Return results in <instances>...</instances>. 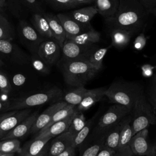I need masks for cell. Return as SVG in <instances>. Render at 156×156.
Masks as SVG:
<instances>
[{
    "label": "cell",
    "mask_w": 156,
    "mask_h": 156,
    "mask_svg": "<svg viewBox=\"0 0 156 156\" xmlns=\"http://www.w3.org/2000/svg\"><path fill=\"white\" fill-rule=\"evenodd\" d=\"M149 15V12L136 0H119L115 16L104 21L107 28L121 29L135 35L144 31Z\"/></svg>",
    "instance_id": "6da1fadb"
},
{
    "label": "cell",
    "mask_w": 156,
    "mask_h": 156,
    "mask_svg": "<svg viewBox=\"0 0 156 156\" xmlns=\"http://www.w3.org/2000/svg\"><path fill=\"white\" fill-rule=\"evenodd\" d=\"M66 83L72 87L84 86L99 71L85 60H62L60 66Z\"/></svg>",
    "instance_id": "7a4b0ae2"
},
{
    "label": "cell",
    "mask_w": 156,
    "mask_h": 156,
    "mask_svg": "<svg viewBox=\"0 0 156 156\" xmlns=\"http://www.w3.org/2000/svg\"><path fill=\"white\" fill-rule=\"evenodd\" d=\"M141 91V87L136 83L117 80L106 89L105 95L110 102L123 105L132 110L135 100Z\"/></svg>",
    "instance_id": "3957f363"
},
{
    "label": "cell",
    "mask_w": 156,
    "mask_h": 156,
    "mask_svg": "<svg viewBox=\"0 0 156 156\" xmlns=\"http://www.w3.org/2000/svg\"><path fill=\"white\" fill-rule=\"evenodd\" d=\"M131 115L133 136L150 125L156 124V114L143 91L139 93L135 100Z\"/></svg>",
    "instance_id": "277c9868"
},
{
    "label": "cell",
    "mask_w": 156,
    "mask_h": 156,
    "mask_svg": "<svg viewBox=\"0 0 156 156\" xmlns=\"http://www.w3.org/2000/svg\"><path fill=\"white\" fill-rule=\"evenodd\" d=\"M62 91L60 89L54 87L49 90L31 94L30 96L21 98L15 100L9 104L7 110H23L34 106L43 105L60 96Z\"/></svg>",
    "instance_id": "5b68a950"
},
{
    "label": "cell",
    "mask_w": 156,
    "mask_h": 156,
    "mask_svg": "<svg viewBox=\"0 0 156 156\" xmlns=\"http://www.w3.org/2000/svg\"><path fill=\"white\" fill-rule=\"evenodd\" d=\"M132 109L119 104H113L99 118L96 128V135L108 130L125 116L131 114Z\"/></svg>",
    "instance_id": "8992f818"
},
{
    "label": "cell",
    "mask_w": 156,
    "mask_h": 156,
    "mask_svg": "<svg viewBox=\"0 0 156 156\" xmlns=\"http://www.w3.org/2000/svg\"><path fill=\"white\" fill-rule=\"evenodd\" d=\"M97 44L80 45L66 38L62 46V59L66 60H85L88 59L93 52L98 48Z\"/></svg>",
    "instance_id": "52a82bcc"
},
{
    "label": "cell",
    "mask_w": 156,
    "mask_h": 156,
    "mask_svg": "<svg viewBox=\"0 0 156 156\" xmlns=\"http://www.w3.org/2000/svg\"><path fill=\"white\" fill-rule=\"evenodd\" d=\"M147 128L137 132L131 138L129 147L133 154L138 156H155L154 145L151 144L147 138Z\"/></svg>",
    "instance_id": "ba28073f"
},
{
    "label": "cell",
    "mask_w": 156,
    "mask_h": 156,
    "mask_svg": "<svg viewBox=\"0 0 156 156\" xmlns=\"http://www.w3.org/2000/svg\"><path fill=\"white\" fill-rule=\"evenodd\" d=\"M18 32L21 40L27 49L33 53H37L39 45L44 41V38L37 30L24 20L19 24Z\"/></svg>",
    "instance_id": "9c48e42d"
},
{
    "label": "cell",
    "mask_w": 156,
    "mask_h": 156,
    "mask_svg": "<svg viewBox=\"0 0 156 156\" xmlns=\"http://www.w3.org/2000/svg\"><path fill=\"white\" fill-rule=\"evenodd\" d=\"M39 57L48 65L56 63L62 54V48L54 38H49L39 45L37 52Z\"/></svg>",
    "instance_id": "30bf717a"
},
{
    "label": "cell",
    "mask_w": 156,
    "mask_h": 156,
    "mask_svg": "<svg viewBox=\"0 0 156 156\" xmlns=\"http://www.w3.org/2000/svg\"><path fill=\"white\" fill-rule=\"evenodd\" d=\"M0 55L20 65L27 63L30 61L28 55L10 40H0Z\"/></svg>",
    "instance_id": "8fae6325"
},
{
    "label": "cell",
    "mask_w": 156,
    "mask_h": 156,
    "mask_svg": "<svg viewBox=\"0 0 156 156\" xmlns=\"http://www.w3.org/2000/svg\"><path fill=\"white\" fill-rule=\"evenodd\" d=\"M56 15L66 32V38L76 36L93 29L90 23L87 24L80 23L74 20L70 15L64 13H58Z\"/></svg>",
    "instance_id": "7c38bea8"
},
{
    "label": "cell",
    "mask_w": 156,
    "mask_h": 156,
    "mask_svg": "<svg viewBox=\"0 0 156 156\" xmlns=\"http://www.w3.org/2000/svg\"><path fill=\"white\" fill-rule=\"evenodd\" d=\"M38 116L37 112L29 115L26 119L4 135L1 140L7 139H18L24 136L30 132Z\"/></svg>",
    "instance_id": "4fadbf2b"
},
{
    "label": "cell",
    "mask_w": 156,
    "mask_h": 156,
    "mask_svg": "<svg viewBox=\"0 0 156 156\" xmlns=\"http://www.w3.org/2000/svg\"><path fill=\"white\" fill-rule=\"evenodd\" d=\"M66 104L67 103L65 101H61L54 103L48 107L43 113L38 116L35 123L30 130V133H35L44 128L48 124L55 112Z\"/></svg>",
    "instance_id": "5bb4252c"
},
{
    "label": "cell",
    "mask_w": 156,
    "mask_h": 156,
    "mask_svg": "<svg viewBox=\"0 0 156 156\" xmlns=\"http://www.w3.org/2000/svg\"><path fill=\"white\" fill-rule=\"evenodd\" d=\"M75 112L68 117L54 123L48 128L41 130L40 131L37 132V135L35 137L51 136L52 138H53L64 132H67L71 124L72 119L74 116Z\"/></svg>",
    "instance_id": "9a60e30c"
},
{
    "label": "cell",
    "mask_w": 156,
    "mask_h": 156,
    "mask_svg": "<svg viewBox=\"0 0 156 156\" xmlns=\"http://www.w3.org/2000/svg\"><path fill=\"white\" fill-rule=\"evenodd\" d=\"M30 113V110L26 108L23 110L16 111L15 113L5 118L0 123V136L1 138L26 119L29 115Z\"/></svg>",
    "instance_id": "2e32d148"
},
{
    "label": "cell",
    "mask_w": 156,
    "mask_h": 156,
    "mask_svg": "<svg viewBox=\"0 0 156 156\" xmlns=\"http://www.w3.org/2000/svg\"><path fill=\"white\" fill-rule=\"evenodd\" d=\"M74 138V136L68 131L57 136L51 143L47 156H56L73 146Z\"/></svg>",
    "instance_id": "e0dca14e"
},
{
    "label": "cell",
    "mask_w": 156,
    "mask_h": 156,
    "mask_svg": "<svg viewBox=\"0 0 156 156\" xmlns=\"http://www.w3.org/2000/svg\"><path fill=\"white\" fill-rule=\"evenodd\" d=\"M107 29L108 35L111 38V46L118 49H122L127 46L133 36L129 32L121 29L113 27Z\"/></svg>",
    "instance_id": "ac0fdd59"
},
{
    "label": "cell",
    "mask_w": 156,
    "mask_h": 156,
    "mask_svg": "<svg viewBox=\"0 0 156 156\" xmlns=\"http://www.w3.org/2000/svg\"><path fill=\"white\" fill-rule=\"evenodd\" d=\"M105 87H101L88 90L81 102L77 105V110L81 112L86 111L98 102L101 101L104 96L106 91Z\"/></svg>",
    "instance_id": "d6986e66"
},
{
    "label": "cell",
    "mask_w": 156,
    "mask_h": 156,
    "mask_svg": "<svg viewBox=\"0 0 156 156\" xmlns=\"http://www.w3.org/2000/svg\"><path fill=\"white\" fill-rule=\"evenodd\" d=\"M52 138L51 136L35 137L21 148V151L19 152V156H35L37 155Z\"/></svg>",
    "instance_id": "ffe728a7"
},
{
    "label": "cell",
    "mask_w": 156,
    "mask_h": 156,
    "mask_svg": "<svg viewBox=\"0 0 156 156\" xmlns=\"http://www.w3.org/2000/svg\"><path fill=\"white\" fill-rule=\"evenodd\" d=\"M94 6L104 20L115 16L119 7V0H94Z\"/></svg>",
    "instance_id": "44dd1931"
},
{
    "label": "cell",
    "mask_w": 156,
    "mask_h": 156,
    "mask_svg": "<svg viewBox=\"0 0 156 156\" xmlns=\"http://www.w3.org/2000/svg\"><path fill=\"white\" fill-rule=\"evenodd\" d=\"M129 116V115L125 116L108 129L105 138V146L115 151L118 149L120 132L123 124L127 119Z\"/></svg>",
    "instance_id": "7402d4cb"
},
{
    "label": "cell",
    "mask_w": 156,
    "mask_h": 156,
    "mask_svg": "<svg viewBox=\"0 0 156 156\" xmlns=\"http://www.w3.org/2000/svg\"><path fill=\"white\" fill-rule=\"evenodd\" d=\"M43 15L49 23L53 38L56 40L62 48L64 41L66 39V34L61 22L57 15L51 13H45Z\"/></svg>",
    "instance_id": "603a6c76"
},
{
    "label": "cell",
    "mask_w": 156,
    "mask_h": 156,
    "mask_svg": "<svg viewBox=\"0 0 156 156\" xmlns=\"http://www.w3.org/2000/svg\"><path fill=\"white\" fill-rule=\"evenodd\" d=\"M66 38L80 45H93L99 42L101 40V34L93 29L76 36Z\"/></svg>",
    "instance_id": "cb8c5ba5"
},
{
    "label": "cell",
    "mask_w": 156,
    "mask_h": 156,
    "mask_svg": "<svg viewBox=\"0 0 156 156\" xmlns=\"http://www.w3.org/2000/svg\"><path fill=\"white\" fill-rule=\"evenodd\" d=\"M32 21L34 27L43 38H53L49 23L43 14L35 13L33 15Z\"/></svg>",
    "instance_id": "d4e9b609"
},
{
    "label": "cell",
    "mask_w": 156,
    "mask_h": 156,
    "mask_svg": "<svg viewBox=\"0 0 156 156\" xmlns=\"http://www.w3.org/2000/svg\"><path fill=\"white\" fill-rule=\"evenodd\" d=\"M98 13L94 5L88 6L73 11L70 16L77 22L82 24H90L93 18Z\"/></svg>",
    "instance_id": "484cf974"
},
{
    "label": "cell",
    "mask_w": 156,
    "mask_h": 156,
    "mask_svg": "<svg viewBox=\"0 0 156 156\" xmlns=\"http://www.w3.org/2000/svg\"><path fill=\"white\" fill-rule=\"evenodd\" d=\"M87 91L88 89L85 88L84 86L76 87V88L72 90L64 95L63 101L76 107L81 102Z\"/></svg>",
    "instance_id": "4316f807"
},
{
    "label": "cell",
    "mask_w": 156,
    "mask_h": 156,
    "mask_svg": "<svg viewBox=\"0 0 156 156\" xmlns=\"http://www.w3.org/2000/svg\"><path fill=\"white\" fill-rule=\"evenodd\" d=\"M131 120L132 115L131 114H130L127 119L124 122L121 129L118 149L122 148L129 145V142L133 136L132 129L131 126Z\"/></svg>",
    "instance_id": "83f0119b"
},
{
    "label": "cell",
    "mask_w": 156,
    "mask_h": 156,
    "mask_svg": "<svg viewBox=\"0 0 156 156\" xmlns=\"http://www.w3.org/2000/svg\"><path fill=\"white\" fill-rule=\"evenodd\" d=\"M108 129L104 130L98 135L96 140L92 143V144L85 149L80 156H96L99 151L104 146L105 136Z\"/></svg>",
    "instance_id": "f1b7e54d"
},
{
    "label": "cell",
    "mask_w": 156,
    "mask_h": 156,
    "mask_svg": "<svg viewBox=\"0 0 156 156\" xmlns=\"http://www.w3.org/2000/svg\"><path fill=\"white\" fill-rule=\"evenodd\" d=\"M111 46H112L110 45L105 48H97L90 55L88 59V62L90 63L96 69L100 71L102 68L104 58Z\"/></svg>",
    "instance_id": "f546056e"
},
{
    "label": "cell",
    "mask_w": 156,
    "mask_h": 156,
    "mask_svg": "<svg viewBox=\"0 0 156 156\" xmlns=\"http://www.w3.org/2000/svg\"><path fill=\"white\" fill-rule=\"evenodd\" d=\"M15 31L9 20L0 13V40L12 41Z\"/></svg>",
    "instance_id": "4dcf8cb0"
},
{
    "label": "cell",
    "mask_w": 156,
    "mask_h": 156,
    "mask_svg": "<svg viewBox=\"0 0 156 156\" xmlns=\"http://www.w3.org/2000/svg\"><path fill=\"white\" fill-rule=\"evenodd\" d=\"M86 123L87 121L82 112L76 109L74 116L68 128V132L72 134L74 137L77 134V133L85 126Z\"/></svg>",
    "instance_id": "1f68e13d"
},
{
    "label": "cell",
    "mask_w": 156,
    "mask_h": 156,
    "mask_svg": "<svg viewBox=\"0 0 156 156\" xmlns=\"http://www.w3.org/2000/svg\"><path fill=\"white\" fill-rule=\"evenodd\" d=\"M76 106L66 104L65 105L61 107L55 112V113L53 115L52 117L51 118V119L48 123V124L43 129H45L49 127L50 126H51L52 124H53L54 123L68 117V116L73 114L76 111Z\"/></svg>",
    "instance_id": "d6a6232c"
},
{
    "label": "cell",
    "mask_w": 156,
    "mask_h": 156,
    "mask_svg": "<svg viewBox=\"0 0 156 156\" xmlns=\"http://www.w3.org/2000/svg\"><path fill=\"white\" fill-rule=\"evenodd\" d=\"M20 142L18 139H7L0 141V152L3 153H15L21 151Z\"/></svg>",
    "instance_id": "836d02e7"
},
{
    "label": "cell",
    "mask_w": 156,
    "mask_h": 156,
    "mask_svg": "<svg viewBox=\"0 0 156 156\" xmlns=\"http://www.w3.org/2000/svg\"><path fill=\"white\" fill-rule=\"evenodd\" d=\"M93 124V119H90L89 121H87V123L85 125V126L74 136L73 145L76 148L80 146L83 143V142L85 140V139L89 135V133L91 130Z\"/></svg>",
    "instance_id": "e575fe53"
},
{
    "label": "cell",
    "mask_w": 156,
    "mask_h": 156,
    "mask_svg": "<svg viewBox=\"0 0 156 156\" xmlns=\"http://www.w3.org/2000/svg\"><path fill=\"white\" fill-rule=\"evenodd\" d=\"M32 66L37 71L43 74H48L50 72V66L43 61L37 54V53H33L31 57H30Z\"/></svg>",
    "instance_id": "d590c367"
},
{
    "label": "cell",
    "mask_w": 156,
    "mask_h": 156,
    "mask_svg": "<svg viewBox=\"0 0 156 156\" xmlns=\"http://www.w3.org/2000/svg\"><path fill=\"white\" fill-rule=\"evenodd\" d=\"M148 101L152 107L156 109V75L154 76L149 83L147 87Z\"/></svg>",
    "instance_id": "8d00e7d4"
},
{
    "label": "cell",
    "mask_w": 156,
    "mask_h": 156,
    "mask_svg": "<svg viewBox=\"0 0 156 156\" xmlns=\"http://www.w3.org/2000/svg\"><path fill=\"white\" fill-rule=\"evenodd\" d=\"M47 1L54 7L60 9H71L79 5L74 0H47Z\"/></svg>",
    "instance_id": "74e56055"
},
{
    "label": "cell",
    "mask_w": 156,
    "mask_h": 156,
    "mask_svg": "<svg viewBox=\"0 0 156 156\" xmlns=\"http://www.w3.org/2000/svg\"><path fill=\"white\" fill-rule=\"evenodd\" d=\"M12 90V86L5 74L0 70V92L8 94Z\"/></svg>",
    "instance_id": "f35d334b"
},
{
    "label": "cell",
    "mask_w": 156,
    "mask_h": 156,
    "mask_svg": "<svg viewBox=\"0 0 156 156\" xmlns=\"http://www.w3.org/2000/svg\"><path fill=\"white\" fill-rule=\"evenodd\" d=\"M146 37L143 32L139 34L133 42L134 48L138 51L142 50L146 44Z\"/></svg>",
    "instance_id": "ab89813d"
},
{
    "label": "cell",
    "mask_w": 156,
    "mask_h": 156,
    "mask_svg": "<svg viewBox=\"0 0 156 156\" xmlns=\"http://www.w3.org/2000/svg\"><path fill=\"white\" fill-rule=\"evenodd\" d=\"M22 0H5V6H8L12 12L18 13L23 5Z\"/></svg>",
    "instance_id": "60d3db41"
},
{
    "label": "cell",
    "mask_w": 156,
    "mask_h": 156,
    "mask_svg": "<svg viewBox=\"0 0 156 156\" xmlns=\"http://www.w3.org/2000/svg\"><path fill=\"white\" fill-rule=\"evenodd\" d=\"M133 155L129 146L118 149L114 156H132Z\"/></svg>",
    "instance_id": "b9f144b4"
},
{
    "label": "cell",
    "mask_w": 156,
    "mask_h": 156,
    "mask_svg": "<svg viewBox=\"0 0 156 156\" xmlns=\"http://www.w3.org/2000/svg\"><path fill=\"white\" fill-rule=\"evenodd\" d=\"M23 4L28 7L29 9L34 10L38 11L40 5L38 4L39 0H22Z\"/></svg>",
    "instance_id": "7bdbcfd3"
},
{
    "label": "cell",
    "mask_w": 156,
    "mask_h": 156,
    "mask_svg": "<svg viewBox=\"0 0 156 156\" xmlns=\"http://www.w3.org/2000/svg\"><path fill=\"white\" fill-rule=\"evenodd\" d=\"M149 12L156 7V0H136Z\"/></svg>",
    "instance_id": "ee69618b"
},
{
    "label": "cell",
    "mask_w": 156,
    "mask_h": 156,
    "mask_svg": "<svg viewBox=\"0 0 156 156\" xmlns=\"http://www.w3.org/2000/svg\"><path fill=\"white\" fill-rule=\"evenodd\" d=\"M26 80V77L22 74H16L14 75L12 79L13 83L15 85L20 87L23 85Z\"/></svg>",
    "instance_id": "f6af8a7d"
},
{
    "label": "cell",
    "mask_w": 156,
    "mask_h": 156,
    "mask_svg": "<svg viewBox=\"0 0 156 156\" xmlns=\"http://www.w3.org/2000/svg\"><path fill=\"white\" fill-rule=\"evenodd\" d=\"M116 151L104 146L98 153L96 156H114Z\"/></svg>",
    "instance_id": "bcb514c9"
},
{
    "label": "cell",
    "mask_w": 156,
    "mask_h": 156,
    "mask_svg": "<svg viewBox=\"0 0 156 156\" xmlns=\"http://www.w3.org/2000/svg\"><path fill=\"white\" fill-rule=\"evenodd\" d=\"M76 147L73 145L56 156H75Z\"/></svg>",
    "instance_id": "7dc6e473"
},
{
    "label": "cell",
    "mask_w": 156,
    "mask_h": 156,
    "mask_svg": "<svg viewBox=\"0 0 156 156\" xmlns=\"http://www.w3.org/2000/svg\"><path fill=\"white\" fill-rule=\"evenodd\" d=\"M16 112V110H13L12 112H7V113H3L2 115H0V123L5 118H7V116L15 113V112Z\"/></svg>",
    "instance_id": "c3c4849f"
},
{
    "label": "cell",
    "mask_w": 156,
    "mask_h": 156,
    "mask_svg": "<svg viewBox=\"0 0 156 156\" xmlns=\"http://www.w3.org/2000/svg\"><path fill=\"white\" fill-rule=\"evenodd\" d=\"M79 5L83 4H92L94 3V0H74Z\"/></svg>",
    "instance_id": "681fc988"
},
{
    "label": "cell",
    "mask_w": 156,
    "mask_h": 156,
    "mask_svg": "<svg viewBox=\"0 0 156 156\" xmlns=\"http://www.w3.org/2000/svg\"><path fill=\"white\" fill-rule=\"evenodd\" d=\"M9 105V104H7V103L0 100V112L2 110H7Z\"/></svg>",
    "instance_id": "f907efd6"
},
{
    "label": "cell",
    "mask_w": 156,
    "mask_h": 156,
    "mask_svg": "<svg viewBox=\"0 0 156 156\" xmlns=\"http://www.w3.org/2000/svg\"><path fill=\"white\" fill-rule=\"evenodd\" d=\"M46 149L45 147H44L43 149V150L40 153H38L37 155H36L35 156H44L46 154Z\"/></svg>",
    "instance_id": "816d5d0a"
},
{
    "label": "cell",
    "mask_w": 156,
    "mask_h": 156,
    "mask_svg": "<svg viewBox=\"0 0 156 156\" xmlns=\"http://www.w3.org/2000/svg\"><path fill=\"white\" fill-rule=\"evenodd\" d=\"M149 13H150V14L153 15L156 18V7H154V9H152V10H151L149 11Z\"/></svg>",
    "instance_id": "f5cc1de1"
},
{
    "label": "cell",
    "mask_w": 156,
    "mask_h": 156,
    "mask_svg": "<svg viewBox=\"0 0 156 156\" xmlns=\"http://www.w3.org/2000/svg\"><path fill=\"white\" fill-rule=\"evenodd\" d=\"M15 153H2L0 156H14Z\"/></svg>",
    "instance_id": "db71d44e"
},
{
    "label": "cell",
    "mask_w": 156,
    "mask_h": 156,
    "mask_svg": "<svg viewBox=\"0 0 156 156\" xmlns=\"http://www.w3.org/2000/svg\"><path fill=\"white\" fill-rule=\"evenodd\" d=\"M0 6H1L3 9L5 6V0H0Z\"/></svg>",
    "instance_id": "11a10c76"
},
{
    "label": "cell",
    "mask_w": 156,
    "mask_h": 156,
    "mask_svg": "<svg viewBox=\"0 0 156 156\" xmlns=\"http://www.w3.org/2000/svg\"><path fill=\"white\" fill-rule=\"evenodd\" d=\"M4 62L1 60V58H0V67L1 66H4Z\"/></svg>",
    "instance_id": "9f6ffc18"
},
{
    "label": "cell",
    "mask_w": 156,
    "mask_h": 156,
    "mask_svg": "<svg viewBox=\"0 0 156 156\" xmlns=\"http://www.w3.org/2000/svg\"><path fill=\"white\" fill-rule=\"evenodd\" d=\"M3 11H4V9L1 6H0V13L2 12Z\"/></svg>",
    "instance_id": "6f0895ef"
},
{
    "label": "cell",
    "mask_w": 156,
    "mask_h": 156,
    "mask_svg": "<svg viewBox=\"0 0 156 156\" xmlns=\"http://www.w3.org/2000/svg\"><path fill=\"white\" fill-rule=\"evenodd\" d=\"M154 147H155V151H156V143L154 144Z\"/></svg>",
    "instance_id": "680465c9"
},
{
    "label": "cell",
    "mask_w": 156,
    "mask_h": 156,
    "mask_svg": "<svg viewBox=\"0 0 156 156\" xmlns=\"http://www.w3.org/2000/svg\"><path fill=\"white\" fill-rule=\"evenodd\" d=\"M2 153H3V152H0V155H1V154H2Z\"/></svg>",
    "instance_id": "91938a15"
},
{
    "label": "cell",
    "mask_w": 156,
    "mask_h": 156,
    "mask_svg": "<svg viewBox=\"0 0 156 156\" xmlns=\"http://www.w3.org/2000/svg\"><path fill=\"white\" fill-rule=\"evenodd\" d=\"M1 140V137L0 136V140Z\"/></svg>",
    "instance_id": "94428289"
}]
</instances>
